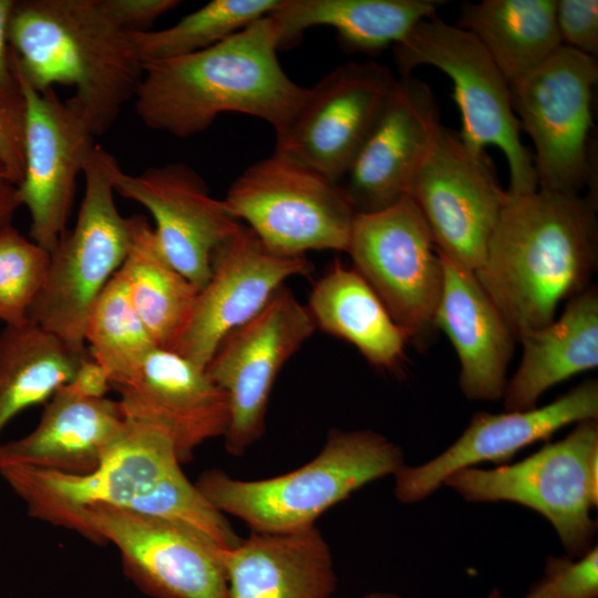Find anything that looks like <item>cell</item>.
I'll list each match as a JSON object with an SVG mask.
<instances>
[{"label": "cell", "mask_w": 598, "mask_h": 598, "mask_svg": "<svg viewBox=\"0 0 598 598\" xmlns=\"http://www.w3.org/2000/svg\"><path fill=\"white\" fill-rule=\"evenodd\" d=\"M65 385L75 394L89 399L105 398L112 389L107 371L90 355L80 361L72 379Z\"/></svg>", "instance_id": "39"}, {"label": "cell", "mask_w": 598, "mask_h": 598, "mask_svg": "<svg viewBox=\"0 0 598 598\" xmlns=\"http://www.w3.org/2000/svg\"><path fill=\"white\" fill-rule=\"evenodd\" d=\"M1 183H9V184H12L10 182V178H9V175L3 166V164L0 162V184ZM13 185V184H12Z\"/></svg>", "instance_id": "43"}, {"label": "cell", "mask_w": 598, "mask_h": 598, "mask_svg": "<svg viewBox=\"0 0 598 598\" xmlns=\"http://www.w3.org/2000/svg\"><path fill=\"white\" fill-rule=\"evenodd\" d=\"M84 538L113 544L123 569L155 598H228L221 549L169 519L110 505L84 507L73 527Z\"/></svg>", "instance_id": "12"}, {"label": "cell", "mask_w": 598, "mask_h": 598, "mask_svg": "<svg viewBox=\"0 0 598 598\" xmlns=\"http://www.w3.org/2000/svg\"><path fill=\"white\" fill-rule=\"evenodd\" d=\"M470 502L508 501L545 516L565 549L581 556L591 548L598 504V419L576 423L564 439L520 462L493 470L466 467L444 483Z\"/></svg>", "instance_id": "8"}, {"label": "cell", "mask_w": 598, "mask_h": 598, "mask_svg": "<svg viewBox=\"0 0 598 598\" xmlns=\"http://www.w3.org/2000/svg\"><path fill=\"white\" fill-rule=\"evenodd\" d=\"M281 0H213L162 30L128 31L143 62L190 54L209 48L256 20L268 16Z\"/></svg>", "instance_id": "32"}, {"label": "cell", "mask_w": 598, "mask_h": 598, "mask_svg": "<svg viewBox=\"0 0 598 598\" xmlns=\"http://www.w3.org/2000/svg\"><path fill=\"white\" fill-rule=\"evenodd\" d=\"M439 255L443 286L435 327L456 352L460 389L470 400H498L507 383L516 339L475 274Z\"/></svg>", "instance_id": "22"}, {"label": "cell", "mask_w": 598, "mask_h": 598, "mask_svg": "<svg viewBox=\"0 0 598 598\" xmlns=\"http://www.w3.org/2000/svg\"><path fill=\"white\" fill-rule=\"evenodd\" d=\"M112 389L120 395L124 419L167 435L182 464L192 461L200 444L226 432L225 392L206 369L171 349L155 348Z\"/></svg>", "instance_id": "20"}, {"label": "cell", "mask_w": 598, "mask_h": 598, "mask_svg": "<svg viewBox=\"0 0 598 598\" xmlns=\"http://www.w3.org/2000/svg\"><path fill=\"white\" fill-rule=\"evenodd\" d=\"M539 582L551 598H597V547H591L576 561L571 558L548 557L545 576Z\"/></svg>", "instance_id": "34"}, {"label": "cell", "mask_w": 598, "mask_h": 598, "mask_svg": "<svg viewBox=\"0 0 598 598\" xmlns=\"http://www.w3.org/2000/svg\"><path fill=\"white\" fill-rule=\"evenodd\" d=\"M377 62H348L324 75L289 123L274 153L340 184L396 84Z\"/></svg>", "instance_id": "16"}, {"label": "cell", "mask_w": 598, "mask_h": 598, "mask_svg": "<svg viewBox=\"0 0 598 598\" xmlns=\"http://www.w3.org/2000/svg\"><path fill=\"white\" fill-rule=\"evenodd\" d=\"M363 598H402L395 594L392 592H371L365 595Z\"/></svg>", "instance_id": "42"}, {"label": "cell", "mask_w": 598, "mask_h": 598, "mask_svg": "<svg viewBox=\"0 0 598 598\" xmlns=\"http://www.w3.org/2000/svg\"><path fill=\"white\" fill-rule=\"evenodd\" d=\"M597 80L595 58L561 45L511 86L515 115L534 144L537 189L579 194L592 184L589 134Z\"/></svg>", "instance_id": "10"}, {"label": "cell", "mask_w": 598, "mask_h": 598, "mask_svg": "<svg viewBox=\"0 0 598 598\" xmlns=\"http://www.w3.org/2000/svg\"><path fill=\"white\" fill-rule=\"evenodd\" d=\"M13 6L12 0H0V105L23 113V96L12 65L8 37Z\"/></svg>", "instance_id": "38"}, {"label": "cell", "mask_w": 598, "mask_h": 598, "mask_svg": "<svg viewBox=\"0 0 598 598\" xmlns=\"http://www.w3.org/2000/svg\"><path fill=\"white\" fill-rule=\"evenodd\" d=\"M21 204L17 186L9 183L0 184V230L12 225L13 217Z\"/></svg>", "instance_id": "40"}, {"label": "cell", "mask_w": 598, "mask_h": 598, "mask_svg": "<svg viewBox=\"0 0 598 598\" xmlns=\"http://www.w3.org/2000/svg\"><path fill=\"white\" fill-rule=\"evenodd\" d=\"M114 22L125 31H147L159 17L181 4L177 0H101Z\"/></svg>", "instance_id": "36"}, {"label": "cell", "mask_w": 598, "mask_h": 598, "mask_svg": "<svg viewBox=\"0 0 598 598\" xmlns=\"http://www.w3.org/2000/svg\"><path fill=\"white\" fill-rule=\"evenodd\" d=\"M555 17L563 45L595 58L598 52V1L555 0Z\"/></svg>", "instance_id": "35"}, {"label": "cell", "mask_w": 598, "mask_h": 598, "mask_svg": "<svg viewBox=\"0 0 598 598\" xmlns=\"http://www.w3.org/2000/svg\"><path fill=\"white\" fill-rule=\"evenodd\" d=\"M0 162L10 182L19 185L24 172L23 113L0 105Z\"/></svg>", "instance_id": "37"}, {"label": "cell", "mask_w": 598, "mask_h": 598, "mask_svg": "<svg viewBox=\"0 0 598 598\" xmlns=\"http://www.w3.org/2000/svg\"><path fill=\"white\" fill-rule=\"evenodd\" d=\"M441 0H281L269 13L279 49L297 43L312 27L337 31L350 52L379 53L395 45L422 20L435 16Z\"/></svg>", "instance_id": "26"}, {"label": "cell", "mask_w": 598, "mask_h": 598, "mask_svg": "<svg viewBox=\"0 0 598 598\" xmlns=\"http://www.w3.org/2000/svg\"><path fill=\"white\" fill-rule=\"evenodd\" d=\"M114 156L95 144L83 169L84 195L74 227L50 252L44 285L28 319L87 357L85 327L96 298L117 272L131 238V218L118 212L110 178Z\"/></svg>", "instance_id": "6"}, {"label": "cell", "mask_w": 598, "mask_h": 598, "mask_svg": "<svg viewBox=\"0 0 598 598\" xmlns=\"http://www.w3.org/2000/svg\"><path fill=\"white\" fill-rule=\"evenodd\" d=\"M488 598H503L497 589H495Z\"/></svg>", "instance_id": "44"}, {"label": "cell", "mask_w": 598, "mask_h": 598, "mask_svg": "<svg viewBox=\"0 0 598 598\" xmlns=\"http://www.w3.org/2000/svg\"><path fill=\"white\" fill-rule=\"evenodd\" d=\"M441 126L430 86L412 75L398 78L340 182L357 213L384 209L406 195Z\"/></svg>", "instance_id": "19"}, {"label": "cell", "mask_w": 598, "mask_h": 598, "mask_svg": "<svg viewBox=\"0 0 598 598\" xmlns=\"http://www.w3.org/2000/svg\"><path fill=\"white\" fill-rule=\"evenodd\" d=\"M8 37L12 65L34 90L74 87L69 100L94 136L134 97L142 61L101 0L14 1Z\"/></svg>", "instance_id": "4"}, {"label": "cell", "mask_w": 598, "mask_h": 598, "mask_svg": "<svg viewBox=\"0 0 598 598\" xmlns=\"http://www.w3.org/2000/svg\"><path fill=\"white\" fill-rule=\"evenodd\" d=\"M403 465L401 448L382 434L332 429L319 454L291 472L249 481L214 468L195 485L223 515L241 519L252 532L278 534L315 526L329 508Z\"/></svg>", "instance_id": "5"}, {"label": "cell", "mask_w": 598, "mask_h": 598, "mask_svg": "<svg viewBox=\"0 0 598 598\" xmlns=\"http://www.w3.org/2000/svg\"><path fill=\"white\" fill-rule=\"evenodd\" d=\"M126 430L117 401L89 399L61 386L27 435L0 443V467L25 465L72 475L95 471Z\"/></svg>", "instance_id": "23"}, {"label": "cell", "mask_w": 598, "mask_h": 598, "mask_svg": "<svg viewBox=\"0 0 598 598\" xmlns=\"http://www.w3.org/2000/svg\"><path fill=\"white\" fill-rule=\"evenodd\" d=\"M524 598H550V596L545 591V589L538 582L533 586L530 591Z\"/></svg>", "instance_id": "41"}, {"label": "cell", "mask_w": 598, "mask_h": 598, "mask_svg": "<svg viewBox=\"0 0 598 598\" xmlns=\"http://www.w3.org/2000/svg\"><path fill=\"white\" fill-rule=\"evenodd\" d=\"M83 358L29 319L4 326L0 330V435L19 413L45 404L69 383Z\"/></svg>", "instance_id": "30"}, {"label": "cell", "mask_w": 598, "mask_h": 598, "mask_svg": "<svg viewBox=\"0 0 598 598\" xmlns=\"http://www.w3.org/2000/svg\"><path fill=\"white\" fill-rule=\"evenodd\" d=\"M597 199L536 189L506 199L474 271L516 341L588 288L598 261Z\"/></svg>", "instance_id": "1"}, {"label": "cell", "mask_w": 598, "mask_h": 598, "mask_svg": "<svg viewBox=\"0 0 598 598\" xmlns=\"http://www.w3.org/2000/svg\"><path fill=\"white\" fill-rule=\"evenodd\" d=\"M393 53L401 76L431 65L450 78L461 113L462 142L474 153L491 145L502 151L509 169L508 194L537 189L534 157L520 140L511 85L475 37L433 16L393 45Z\"/></svg>", "instance_id": "7"}, {"label": "cell", "mask_w": 598, "mask_h": 598, "mask_svg": "<svg viewBox=\"0 0 598 598\" xmlns=\"http://www.w3.org/2000/svg\"><path fill=\"white\" fill-rule=\"evenodd\" d=\"M269 250L347 252L357 212L340 184L282 155L248 166L221 199Z\"/></svg>", "instance_id": "9"}, {"label": "cell", "mask_w": 598, "mask_h": 598, "mask_svg": "<svg viewBox=\"0 0 598 598\" xmlns=\"http://www.w3.org/2000/svg\"><path fill=\"white\" fill-rule=\"evenodd\" d=\"M220 556L228 598H331L336 590L332 555L316 525L251 532Z\"/></svg>", "instance_id": "24"}, {"label": "cell", "mask_w": 598, "mask_h": 598, "mask_svg": "<svg viewBox=\"0 0 598 598\" xmlns=\"http://www.w3.org/2000/svg\"><path fill=\"white\" fill-rule=\"evenodd\" d=\"M130 218V245L117 274L156 346L172 349L199 289L168 261L148 219L140 214Z\"/></svg>", "instance_id": "29"}, {"label": "cell", "mask_w": 598, "mask_h": 598, "mask_svg": "<svg viewBox=\"0 0 598 598\" xmlns=\"http://www.w3.org/2000/svg\"><path fill=\"white\" fill-rule=\"evenodd\" d=\"M175 446L163 432L126 421L121 440L100 466L72 475L25 465L0 467V476L25 504L28 514L72 527L81 511L103 504L157 516L190 527L223 549L240 539L184 474Z\"/></svg>", "instance_id": "3"}, {"label": "cell", "mask_w": 598, "mask_h": 598, "mask_svg": "<svg viewBox=\"0 0 598 598\" xmlns=\"http://www.w3.org/2000/svg\"><path fill=\"white\" fill-rule=\"evenodd\" d=\"M306 307L316 328L352 344L374 368L402 365L406 333L361 275L339 259L315 282Z\"/></svg>", "instance_id": "27"}, {"label": "cell", "mask_w": 598, "mask_h": 598, "mask_svg": "<svg viewBox=\"0 0 598 598\" xmlns=\"http://www.w3.org/2000/svg\"><path fill=\"white\" fill-rule=\"evenodd\" d=\"M347 254L409 341L425 348L437 331L443 267L431 231L409 196L357 213Z\"/></svg>", "instance_id": "11"}, {"label": "cell", "mask_w": 598, "mask_h": 598, "mask_svg": "<svg viewBox=\"0 0 598 598\" xmlns=\"http://www.w3.org/2000/svg\"><path fill=\"white\" fill-rule=\"evenodd\" d=\"M278 50L277 27L268 14L204 50L145 61L135 113L147 127L179 138L204 132L230 112L266 121L277 134L309 90L283 71Z\"/></svg>", "instance_id": "2"}, {"label": "cell", "mask_w": 598, "mask_h": 598, "mask_svg": "<svg viewBox=\"0 0 598 598\" xmlns=\"http://www.w3.org/2000/svg\"><path fill=\"white\" fill-rule=\"evenodd\" d=\"M110 178L115 194L150 212L163 254L202 289L210 276L215 252L244 224L227 212L221 199L210 195L202 176L184 163L127 174L113 157Z\"/></svg>", "instance_id": "17"}, {"label": "cell", "mask_w": 598, "mask_h": 598, "mask_svg": "<svg viewBox=\"0 0 598 598\" xmlns=\"http://www.w3.org/2000/svg\"><path fill=\"white\" fill-rule=\"evenodd\" d=\"M85 344L90 357L107 371L111 385L132 374L157 348L117 272L90 310Z\"/></svg>", "instance_id": "31"}, {"label": "cell", "mask_w": 598, "mask_h": 598, "mask_svg": "<svg viewBox=\"0 0 598 598\" xmlns=\"http://www.w3.org/2000/svg\"><path fill=\"white\" fill-rule=\"evenodd\" d=\"M440 254L475 271L506 199L489 157L441 126L409 185Z\"/></svg>", "instance_id": "14"}, {"label": "cell", "mask_w": 598, "mask_h": 598, "mask_svg": "<svg viewBox=\"0 0 598 598\" xmlns=\"http://www.w3.org/2000/svg\"><path fill=\"white\" fill-rule=\"evenodd\" d=\"M589 419H598V382L592 379L540 408L477 412L462 435L440 455L419 466L403 465L394 474V494L406 504L422 501L456 471L482 462L508 461L523 447Z\"/></svg>", "instance_id": "21"}, {"label": "cell", "mask_w": 598, "mask_h": 598, "mask_svg": "<svg viewBox=\"0 0 598 598\" xmlns=\"http://www.w3.org/2000/svg\"><path fill=\"white\" fill-rule=\"evenodd\" d=\"M0 323H1V322H0ZM0 330H1V328H0Z\"/></svg>", "instance_id": "45"}, {"label": "cell", "mask_w": 598, "mask_h": 598, "mask_svg": "<svg viewBox=\"0 0 598 598\" xmlns=\"http://www.w3.org/2000/svg\"><path fill=\"white\" fill-rule=\"evenodd\" d=\"M14 73L24 105V172L18 198L30 215V239L51 252L66 231L94 134L79 109L61 100L54 87L37 91Z\"/></svg>", "instance_id": "15"}, {"label": "cell", "mask_w": 598, "mask_h": 598, "mask_svg": "<svg viewBox=\"0 0 598 598\" xmlns=\"http://www.w3.org/2000/svg\"><path fill=\"white\" fill-rule=\"evenodd\" d=\"M456 25L478 40L511 86L538 69L563 45L555 0L466 3Z\"/></svg>", "instance_id": "28"}, {"label": "cell", "mask_w": 598, "mask_h": 598, "mask_svg": "<svg viewBox=\"0 0 598 598\" xmlns=\"http://www.w3.org/2000/svg\"><path fill=\"white\" fill-rule=\"evenodd\" d=\"M310 270L306 256L278 255L244 225L215 252L210 276L171 350L205 369L220 342L258 315L287 279Z\"/></svg>", "instance_id": "18"}, {"label": "cell", "mask_w": 598, "mask_h": 598, "mask_svg": "<svg viewBox=\"0 0 598 598\" xmlns=\"http://www.w3.org/2000/svg\"><path fill=\"white\" fill-rule=\"evenodd\" d=\"M316 329L307 307L285 285L220 342L205 369L227 396L229 454L241 455L264 435L275 381Z\"/></svg>", "instance_id": "13"}, {"label": "cell", "mask_w": 598, "mask_h": 598, "mask_svg": "<svg viewBox=\"0 0 598 598\" xmlns=\"http://www.w3.org/2000/svg\"><path fill=\"white\" fill-rule=\"evenodd\" d=\"M517 341L523 353L502 396L506 411L533 409L547 390L598 367L597 288L573 297L558 319L523 333Z\"/></svg>", "instance_id": "25"}, {"label": "cell", "mask_w": 598, "mask_h": 598, "mask_svg": "<svg viewBox=\"0 0 598 598\" xmlns=\"http://www.w3.org/2000/svg\"><path fill=\"white\" fill-rule=\"evenodd\" d=\"M50 252L13 225L0 230V322L28 320L47 278Z\"/></svg>", "instance_id": "33"}]
</instances>
